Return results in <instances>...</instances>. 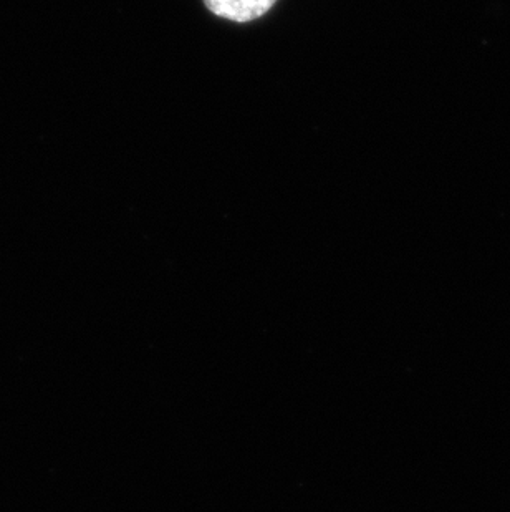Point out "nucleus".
I'll return each instance as SVG.
<instances>
[{
	"label": "nucleus",
	"instance_id": "nucleus-1",
	"mask_svg": "<svg viewBox=\"0 0 510 512\" xmlns=\"http://www.w3.org/2000/svg\"><path fill=\"white\" fill-rule=\"evenodd\" d=\"M275 2L277 0H204L212 14L239 24L259 19L274 7Z\"/></svg>",
	"mask_w": 510,
	"mask_h": 512
}]
</instances>
